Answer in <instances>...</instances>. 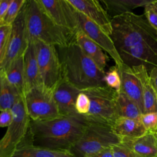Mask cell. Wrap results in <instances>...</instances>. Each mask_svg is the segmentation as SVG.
Masks as SVG:
<instances>
[{
	"label": "cell",
	"mask_w": 157,
	"mask_h": 157,
	"mask_svg": "<svg viewBox=\"0 0 157 157\" xmlns=\"http://www.w3.org/2000/svg\"><path fill=\"white\" fill-rule=\"evenodd\" d=\"M88 123V117L78 113L44 121L31 120L33 144L53 151H69L81 138Z\"/></svg>",
	"instance_id": "cell-1"
},
{
	"label": "cell",
	"mask_w": 157,
	"mask_h": 157,
	"mask_svg": "<svg viewBox=\"0 0 157 157\" xmlns=\"http://www.w3.org/2000/svg\"><path fill=\"white\" fill-rule=\"evenodd\" d=\"M56 48L64 80L80 91L106 85L105 72L84 53L75 39L66 46Z\"/></svg>",
	"instance_id": "cell-2"
},
{
	"label": "cell",
	"mask_w": 157,
	"mask_h": 157,
	"mask_svg": "<svg viewBox=\"0 0 157 157\" xmlns=\"http://www.w3.org/2000/svg\"><path fill=\"white\" fill-rule=\"evenodd\" d=\"M26 25L29 41L39 40L59 47L75 39V33L56 24L39 0H27Z\"/></svg>",
	"instance_id": "cell-3"
},
{
	"label": "cell",
	"mask_w": 157,
	"mask_h": 157,
	"mask_svg": "<svg viewBox=\"0 0 157 157\" xmlns=\"http://www.w3.org/2000/svg\"><path fill=\"white\" fill-rule=\"evenodd\" d=\"M111 22L110 36L118 54L142 42L157 39V31L150 25L144 14L127 12L112 18Z\"/></svg>",
	"instance_id": "cell-4"
},
{
	"label": "cell",
	"mask_w": 157,
	"mask_h": 157,
	"mask_svg": "<svg viewBox=\"0 0 157 157\" xmlns=\"http://www.w3.org/2000/svg\"><path fill=\"white\" fill-rule=\"evenodd\" d=\"M88 119V123L83 134L69 151L75 157H86L121 142L111 124Z\"/></svg>",
	"instance_id": "cell-5"
},
{
	"label": "cell",
	"mask_w": 157,
	"mask_h": 157,
	"mask_svg": "<svg viewBox=\"0 0 157 157\" xmlns=\"http://www.w3.org/2000/svg\"><path fill=\"white\" fill-rule=\"evenodd\" d=\"M12 110L13 121L0 141V157H12L30 131L31 118L27 113L23 96L17 101Z\"/></svg>",
	"instance_id": "cell-6"
},
{
	"label": "cell",
	"mask_w": 157,
	"mask_h": 157,
	"mask_svg": "<svg viewBox=\"0 0 157 157\" xmlns=\"http://www.w3.org/2000/svg\"><path fill=\"white\" fill-rule=\"evenodd\" d=\"M23 99L32 121H44L60 117L53 90L41 84L25 93Z\"/></svg>",
	"instance_id": "cell-7"
},
{
	"label": "cell",
	"mask_w": 157,
	"mask_h": 157,
	"mask_svg": "<svg viewBox=\"0 0 157 157\" xmlns=\"http://www.w3.org/2000/svg\"><path fill=\"white\" fill-rule=\"evenodd\" d=\"M90 100V109L86 115L88 118L112 124L119 117L117 105V91L107 85L82 91Z\"/></svg>",
	"instance_id": "cell-8"
},
{
	"label": "cell",
	"mask_w": 157,
	"mask_h": 157,
	"mask_svg": "<svg viewBox=\"0 0 157 157\" xmlns=\"http://www.w3.org/2000/svg\"><path fill=\"white\" fill-rule=\"evenodd\" d=\"M33 42L36 47L37 62L42 83L54 91L63 78L57 48L39 40Z\"/></svg>",
	"instance_id": "cell-9"
},
{
	"label": "cell",
	"mask_w": 157,
	"mask_h": 157,
	"mask_svg": "<svg viewBox=\"0 0 157 157\" xmlns=\"http://www.w3.org/2000/svg\"><path fill=\"white\" fill-rule=\"evenodd\" d=\"M26 2L17 18L12 24L9 47L5 57L0 62V69L6 70L16 59L24 55L29 44L26 25Z\"/></svg>",
	"instance_id": "cell-10"
},
{
	"label": "cell",
	"mask_w": 157,
	"mask_h": 157,
	"mask_svg": "<svg viewBox=\"0 0 157 157\" xmlns=\"http://www.w3.org/2000/svg\"><path fill=\"white\" fill-rule=\"evenodd\" d=\"M119 55L124 64L130 67L144 66L150 72L157 67V39L139 43Z\"/></svg>",
	"instance_id": "cell-11"
},
{
	"label": "cell",
	"mask_w": 157,
	"mask_h": 157,
	"mask_svg": "<svg viewBox=\"0 0 157 157\" xmlns=\"http://www.w3.org/2000/svg\"><path fill=\"white\" fill-rule=\"evenodd\" d=\"M50 17L58 26L76 33L79 29L77 10L68 0H39Z\"/></svg>",
	"instance_id": "cell-12"
},
{
	"label": "cell",
	"mask_w": 157,
	"mask_h": 157,
	"mask_svg": "<svg viewBox=\"0 0 157 157\" xmlns=\"http://www.w3.org/2000/svg\"><path fill=\"white\" fill-rule=\"evenodd\" d=\"M79 29L86 34L113 59L117 67L123 64L110 36L83 13L77 11Z\"/></svg>",
	"instance_id": "cell-13"
},
{
	"label": "cell",
	"mask_w": 157,
	"mask_h": 157,
	"mask_svg": "<svg viewBox=\"0 0 157 157\" xmlns=\"http://www.w3.org/2000/svg\"><path fill=\"white\" fill-rule=\"evenodd\" d=\"M68 1L77 11L85 15L106 34L111 35L112 18L100 4V1L96 0Z\"/></svg>",
	"instance_id": "cell-14"
},
{
	"label": "cell",
	"mask_w": 157,
	"mask_h": 157,
	"mask_svg": "<svg viewBox=\"0 0 157 157\" xmlns=\"http://www.w3.org/2000/svg\"><path fill=\"white\" fill-rule=\"evenodd\" d=\"M80 93V90L63 78L58 84L53 94L60 116L78 113L75 110V102Z\"/></svg>",
	"instance_id": "cell-15"
},
{
	"label": "cell",
	"mask_w": 157,
	"mask_h": 157,
	"mask_svg": "<svg viewBox=\"0 0 157 157\" xmlns=\"http://www.w3.org/2000/svg\"><path fill=\"white\" fill-rule=\"evenodd\" d=\"M117 68L121 82L120 90L135 102L144 113L143 94L141 84L139 78L134 73L132 67L124 63L120 67Z\"/></svg>",
	"instance_id": "cell-16"
},
{
	"label": "cell",
	"mask_w": 157,
	"mask_h": 157,
	"mask_svg": "<svg viewBox=\"0 0 157 157\" xmlns=\"http://www.w3.org/2000/svg\"><path fill=\"white\" fill-rule=\"evenodd\" d=\"M25 92L32 88L43 84L37 62L36 47L34 42L29 41L24 54Z\"/></svg>",
	"instance_id": "cell-17"
},
{
	"label": "cell",
	"mask_w": 157,
	"mask_h": 157,
	"mask_svg": "<svg viewBox=\"0 0 157 157\" xmlns=\"http://www.w3.org/2000/svg\"><path fill=\"white\" fill-rule=\"evenodd\" d=\"M121 142L140 157H157V131H147L137 138L122 139Z\"/></svg>",
	"instance_id": "cell-18"
},
{
	"label": "cell",
	"mask_w": 157,
	"mask_h": 157,
	"mask_svg": "<svg viewBox=\"0 0 157 157\" xmlns=\"http://www.w3.org/2000/svg\"><path fill=\"white\" fill-rule=\"evenodd\" d=\"M131 67L141 84L144 105V113L157 112V94L151 84L149 72L144 66Z\"/></svg>",
	"instance_id": "cell-19"
},
{
	"label": "cell",
	"mask_w": 157,
	"mask_h": 157,
	"mask_svg": "<svg viewBox=\"0 0 157 157\" xmlns=\"http://www.w3.org/2000/svg\"><path fill=\"white\" fill-rule=\"evenodd\" d=\"M75 40L84 53L92 59L101 70L105 72L109 58L104 50L80 29L75 33Z\"/></svg>",
	"instance_id": "cell-20"
},
{
	"label": "cell",
	"mask_w": 157,
	"mask_h": 157,
	"mask_svg": "<svg viewBox=\"0 0 157 157\" xmlns=\"http://www.w3.org/2000/svg\"><path fill=\"white\" fill-rule=\"evenodd\" d=\"M115 133L122 139H133L142 136L147 132L140 120L119 117L112 124Z\"/></svg>",
	"instance_id": "cell-21"
},
{
	"label": "cell",
	"mask_w": 157,
	"mask_h": 157,
	"mask_svg": "<svg viewBox=\"0 0 157 157\" xmlns=\"http://www.w3.org/2000/svg\"><path fill=\"white\" fill-rule=\"evenodd\" d=\"M23 95L8 80L6 72L0 69V110L12 109Z\"/></svg>",
	"instance_id": "cell-22"
},
{
	"label": "cell",
	"mask_w": 157,
	"mask_h": 157,
	"mask_svg": "<svg viewBox=\"0 0 157 157\" xmlns=\"http://www.w3.org/2000/svg\"><path fill=\"white\" fill-rule=\"evenodd\" d=\"M153 0H101L111 18L131 12L135 8L145 6Z\"/></svg>",
	"instance_id": "cell-23"
},
{
	"label": "cell",
	"mask_w": 157,
	"mask_h": 157,
	"mask_svg": "<svg viewBox=\"0 0 157 157\" xmlns=\"http://www.w3.org/2000/svg\"><path fill=\"white\" fill-rule=\"evenodd\" d=\"M12 157H56V151L34 145L31 130L18 145Z\"/></svg>",
	"instance_id": "cell-24"
},
{
	"label": "cell",
	"mask_w": 157,
	"mask_h": 157,
	"mask_svg": "<svg viewBox=\"0 0 157 157\" xmlns=\"http://www.w3.org/2000/svg\"><path fill=\"white\" fill-rule=\"evenodd\" d=\"M116 105L119 117L140 120L143 113L141 110L135 102L121 90L117 93Z\"/></svg>",
	"instance_id": "cell-25"
},
{
	"label": "cell",
	"mask_w": 157,
	"mask_h": 157,
	"mask_svg": "<svg viewBox=\"0 0 157 157\" xmlns=\"http://www.w3.org/2000/svg\"><path fill=\"white\" fill-rule=\"evenodd\" d=\"M3 70V69H2ZM9 82L16 87L24 95L25 92V72L24 55L13 61L9 66L4 70Z\"/></svg>",
	"instance_id": "cell-26"
},
{
	"label": "cell",
	"mask_w": 157,
	"mask_h": 157,
	"mask_svg": "<svg viewBox=\"0 0 157 157\" xmlns=\"http://www.w3.org/2000/svg\"><path fill=\"white\" fill-rule=\"evenodd\" d=\"M26 1V0H12L4 18L3 22L1 25H0V26L3 25H12L15 20L17 18Z\"/></svg>",
	"instance_id": "cell-27"
},
{
	"label": "cell",
	"mask_w": 157,
	"mask_h": 157,
	"mask_svg": "<svg viewBox=\"0 0 157 157\" xmlns=\"http://www.w3.org/2000/svg\"><path fill=\"white\" fill-rule=\"evenodd\" d=\"M12 25H3L0 26V62H1L7 51Z\"/></svg>",
	"instance_id": "cell-28"
},
{
	"label": "cell",
	"mask_w": 157,
	"mask_h": 157,
	"mask_svg": "<svg viewBox=\"0 0 157 157\" xmlns=\"http://www.w3.org/2000/svg\"><path fill=\"white\" fill-rule=\"evenodd\" d=\"M104 82L105 85L118 91L121 88V78L117 67L115 65L110 67L105 72L104 76Z\"/></svg>",
	"instance_id": "cell-29"
},
{
	"label": "cell",
	"mask_w": 157,
	"mask_h": 157,
	"mask_svg": "<svg viewBox=\"0 0 157 157\" xmlns=\"http://www.w3.org/2000/svg\"><path fill=\"white\" fill-rule=\"evenodd\" d=\"M90 109V100L88 96L84 92L80 91L75 102L77 112L82 115H86Z\"/></svg>",
	"instance_id": "cell-30"
},
{
	"label": "cell",
	"mask_w": 157,
	"mask_h": 157,
	"mask_svg": "<svg viewBox=\"0 0 157 157\" xmlns=\"http://www.w3.org/2000/svg\"><path fill=\"white\" fill-rule=\"evenodd\" d=\"M144 9V15L150 25L157 31V1L153 0Z\"/></svg>",
	"instance_id": "cell-31"
},
{
	"label": "cell",
	"mask_w": 157,
	"mask_h": 157,
	"mask_svg": "<svg viewBox=\"0 0 157 157\" xmlns=\"http://www.w3.org/2000/svg\"><path fill=\"white\" fill-rule=\"evenodd\" d=\"M140 121L147 131H157V112L142 113Z\"/></svg>",
	"instance_id": "cell-32"
},
{
	"label": "cell",
	"mask_w": 157,
	"mask_h": 157,
	"mask_svg": "<svg viewBox=\"0 0 157 157\" xmlns=\"http://www.w3.org/2000/svg\"><path fill=\"white\" fill-rule=\"evenodd\" d=\"M112 151L113 157H140L121 142L112 146Z\"/></svg>",
	"instance_id": "cell-33"
},
{
	"label": "cell",
	"mask_w": 157,
	"mask_h": 157,
	"mask_svg": "<svg viewBox=\"0 0 157 157\" xmlns=\"http://www.w3.org/2000/svg\"><path fill=\"white\" fill-rule=\"evenodd\" d=\"M13 118L12 109H5L1 110L0 126L2 128L8 127L12 122Z\"/></svg>",
	"instance_id": "cell-34"
},
{
	"label": "cell",
	"mask_w": 157,
	"mask_h": 157,
	"mask_svg": "<svg viewBox=\"0 0 157 157\" xmlns=\"http://www.w3.org/2000/svg\"><path fill=\"white\" fill-rule=\"evenodd\" d=\"M12 1V0L0 1V25H1L3 22L4 18L7 13Z\"/></svg>",
	"instance_id": "cell-35"
},
{
	"label": "cell",
	"mask_w": 157,
	"mask_h": 157,
	"mask_svg": "<svg viewBox=\"0 0 157 157\" xmlns=\"http://www.w3.org/2000/svg\"><path fill=\"white\" fill-rule=\"evenodd\" d=\"M86 157H113L112 147L105 148Z\"/></svg>",
	"instance_id": "cell-36"
},
{
	"label": "cell",
	"mask_w": 157,
	"mask_h": 157,
	"mask_svg": "<svg viewBox=\"0 0 157 157\" xmlns=\"http://www.w3.org/2000/svg\"><path fill=\"white\" fill-rule=\"evenodd\" d=\"M150 80L151 84L155 90V92L157 94V67L153 68L150 72Z\"/></svg>",
	"instance_id": "cell-37"
},
{
	"label": "cell",
	"mask_w": 157,
	"mask_h": 157,
	"mask_svg": "<svg viewBox=\"0 0 157 157\" xmlns=\"http://www.w3.org/2000/svg\"><path fill=\"white\" fill-rule=\"evenodd\" d=\"M56 157H75L69 151H56Z\"/></svg>",
	"instance_id": "cell-38"
}]
</instances>
